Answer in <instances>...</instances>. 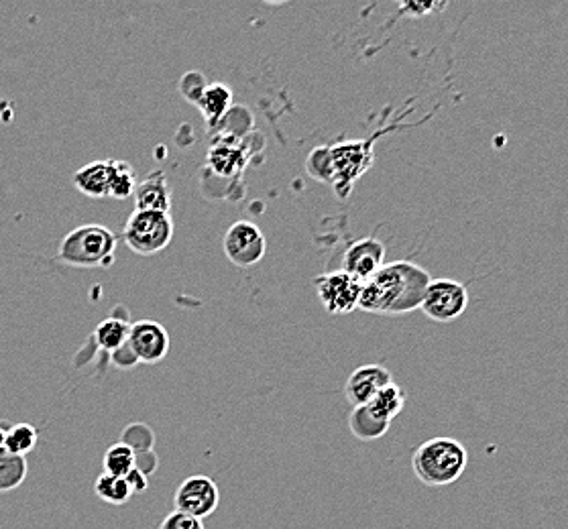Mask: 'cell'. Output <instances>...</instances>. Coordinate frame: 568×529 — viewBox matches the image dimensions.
Segmentation results:
<instances>
[{
    "mask_svg": "<svg viewBox=\"0 0 568 529\" xmlns=\"http://www.w3.org/2000/svg\"><path fill=\"white\" fill-rule=\"evenodd\" d=\"M157 466H159V458H157L155 450L135 454V468L139 470V473H143L147 479L155 473Z\"/></svg>",
    "mask_w": 568,
    "mask_h": 529,
    "instance_id": "obj_30",
    "label": "cell"
},
{
    "mask_svg": "<svg viewBox=\"0 0 568 529\" xmlns=\"http://www.w3.org/2000/svg\"><path fill=\"white\" fill-rule=\"evenodd\" d=\"M206 86H208L206 76H204L202 72H198V70H192V72H188V74L182 76V80H180V94H182L188 102L196 104V102L200 100V96L204 94Z\"/></svg>",
    "mask_w": 568,
    "mask_h": 529,
    "instance_id": "obj_27",
    "label": "cell"
},
{
    "mask_svg": "<svg viewBox=\"0 0 568 529\" xmlns=\"http://www.w3.org/2000/svg\"><path fill=\"white\" fill-rule=\"evenodd\" d=\"M383 265H385V245L375 237L351 243L343 255V271L353 275L361 283L369 281Z\"/></svg>",
    "mask_w": 568,
    "mask_h": 529,
    "instance_id": "obj_11",
    "label": "cell"
},
{
    "mask_svg": "<svg viewBox=\"0 0 568 529\" xmlns=\"http://www.w3.org/2000/svg\"><path fill=\"white\" fill-rule=\"evenodd\" d=\"M222 249L226 259H229L233 265L247 269L261 263V259L267 253V241L257 224L249 220H239L226 230Z\"/></svg>",
    "mask_w": 568,
    "mask_h": 529,
    "instance_id": "obj_8",
    "label": "cell"
},
{
    "mask_svg": "<svg viewBox=\"0 0 568 529\" xmlns=\"http://www.w3.org/2000/svg\"><path fill=\"white\" fill-rule=\"evenodd\" d=\"M127 342L133 348L139 363H145V365L161 363L167 357L169 348H172V338H169V332L165 330L163 324L155 320L133 322Z\"/></svg>",
    "mask_w": 568,
    "mask_h": 529,
    "instance_id": "obj_10",
    "label": "cell"
},
{
    "mask_svg": "<svg viewBox=\"0 0 568 529\" xmlns=\"http://www.w3.org/2000/svg\"><path fill=\"white\" fill-rule=\"evenodd\" d=\"M430 281L432 275L412 261L385 263L363 283L359 310L381 316L410 314L422 306Z\"/></svg>",
    "mask_w": 568,
    "mask_h": 529,
    "instance_id": "obj_1",
    "label": "cell"
},
{
    "mask_svg": "<svg viewBox=\"0 0 568 529\" xmlns=\"http://www.w3.org/2000/svg\"><path fill=\"white\" fill-rule=\"evenodd\" d=\"M367 405H371V409L375 411L377 416H381L383 420L391 422L393 418H397V416L402 414V409L406 405V393L402 391L400 385L389 383Z\"/></svg>",
    "mask_w": 568,
    "mask_h": 529,
    "instance_id": "obj_21",
    "label": "cell"
},
{
    "mask_svg": "<svg viewBox=\"0 0 568 529\" xmlns=\"http://www.w3.org/2000/svg\"><path fill=\"white\" fill-rule=\"evenodd\" d=\"M29 473L25 456H17L0 448V493H11L19 489Z\"/></svg>",
    "mask_w": 568,
    "mask_h": 529,
    "instance_id": "obj_19",
    "label": "cell"
},
{
    "mask_svg": "<svg viewBox=\"0 0 568 529\" xmlns=\"http://www.w3.org/2000/svg\"><path fill=\"white\" fill-rule=\"evenodd\" d=\"M102 466H104V473L112 475V477H127L131 470L135 468V452L131 448H127L125 444H115L110 446L104 452L102 458Z\"/></svg>",
    "mask_w": 568,
    "mask_h": 529,
    "instance_id": "obj_23",
    "label": "cell"
},
{
    "mask_svg": "<svg viewBox=\"0 0 568 529\" xmlns=\"http://www.w3.org/2000/svg\"><path fill=\"white\" fill-rule=\"evenodd\" d=\"M316 291L318 300L324 310L332 316H345L359 308V296L363 283L353 275L345 273L343 269L324 273L316 277Z\"/></svg>",
    "mask_w": 568,
    "mask_h": 529,
    "instance_id": "obj_7",
    "label": "cell"
},
{
    "mask_svg": "<svg viewBox=\"0 0 568 529\" xmlns=\"http://www.w3.org/2000/svg\"><path fill=\"white\" fill-rule=\"evenodd\" d=\"M245 163H247L245 147L231 139L216 143L208 151V165L218 175H237L243 171Z\"/></svg>",
    "mask_w": 568,
    "mask_h": 529,
    "instance_id": "obj_17",
    "label": "cell"
},
{
    "mask_svg": "<svg viewBox=\"0 0 568 529\" xmlns=\"http://www.w3.org/2000/svg\"><path fill=\"white\" fill-rule=\"evenodd\" d=\"M117 234L102 224H84L70 230L58 249L64 265L78 269H104L115 263Z\"/></svg>",
    "mask_w": 568,
    "mask_h": 529,
    "instance_id": "obj_3",
    "label": "cell"
},
{
    "mask_svg": "<svg viewBox=\"0 0 568 529\" xmlns=\"http://www.w3.org/2000/svg\"><path fill=\"white\" fill-rule=\"evenodd\" d=\"M9 428H11V424H9V422H3V420H0V448H5V438H7Z\"/></svg>",
    "mask_w": 568,
    "mask_h": 529,
    "instance_id": "obj_32",
    "label": "cell"
},
{
    "mask_svg": "<svg viewBox=\"0 0 568 529\" xmlns=\"http://www.w3.org/2000/svg\"><path fill=\"white\" fill-rule=\"evenodd\" d=\"M389 383H393L389 369L375 363L363 365L349 375L345 383V397L353 407L367 405Z\"/></svg>",
    "mask_w": 568,
    "mask_h": 529,
    "instance_id": "obj_12",
    "label": "cell"
},
{
    "mask_svg": "<svg viewBox=\"0 0 568 529\" xmlns=\"http://www.w3.org/2000/svg\"><path fill=\"white\" fill-rule=\"evenodd\" d=\"M469 306V289L457 279H432L426 287L420 310L438 324H448L461 318Z\"/></svg>",
    "mask_w": 568,
    "mask_h": 529,
    "instance_id": "obj_5",
    "label": "cell"
},
{
    "mask_svg": "<svg viewBox=\"0 0 568 529\" xmlns=\"http://www.w3.org/2000/svg\"><path fill=\"white\" fill-rule=\"evenodd\" d=\"M123 239L141 257L157 255L174 239V218L165 212L135 210L123 228Z\"/></svg>",
    "mask_w": 568,
    "mask_h": 529,
    "instance_id": "obj_4",
    "label": "cell"
},
{
    "mask_svg": "<svg viewBox=\"0 0 568 529\" xmlns=\"http://www.w3.org/2000/svg\"><path fill=\"white\" fill-rule=\"evenodd\" d=\"M334 159V190L340 198H347L355 182L373 165V147L369 141H351L332 145Z\"/></svg>",
    "mask_w": 568,
    "mask_h": 529,
    "instance_id": "obj_6",
    "label": "cell"
},
{
    "mask_svg": "<svg viewBox=\"0 0 568 529\" xmlns=\"http://www.w3.org/2000/svg\"><path fill=\"white\" fill-rule=\"evenodd\" d=\"M121 444L131 448L135 454L149 452L155 448V432L151 430L149 424L133 422L121 432Z\"/></svg>",
    "mask_w": 568,
    "mask_h": 529,
    "instance_id": "obj_26",
    "label": "cell"
},
{
    "mask_svg": "<svg viewBox=\"0 0 568 529\" xmlns=\"http://www.w3.org/2000/svg\"><path fill=\"white\" fill-rule=\"evenodd\" d=\"M204 121L210 129H216L233 106V90L224 84H208L200 100L196 102Z\"/></svg>",
    "mask_w": 568,
    "mask_h": 529,
    "instance_id": "obj_14",
    "label": "cell"
},
{
    "mask_svg": "<svg viewBox=\"0 0 568 529\" xmlns=\"http://www.w3.org/2000/svg\"><path fill=\"white\" fill-rule=\"evenodd\" d=\"M391 422L383 420L371 409V405H357L349 414V430L361 442H373L389 432Z\"/></svg>",
    "mask_w": 568,
    "mask_h": 529,
    "instance_id": "obj_15",
    "label": "cell"
},
{
    "mask_svg": "<svg viewBox=\"0 0 568 529\" xmlns=\"http://www.w3.org/2000/svg\"><path fill=\"white\" fill-rule=\"evenodd\" d=\"M176 511L192 515L196 519H206L220 505V489L206 475L188 477L174 495Z\"/></svg>",
    "mask_w": 568,
    "mask_h": 529,
    "instance_id": "obj_9",
    "label": "cell"
},
{
    "mask_svg": "<svg viewBox=\"0 0 568 529\" xmlns=\"http://www.w3.org/2000/svg\"><path fill=\"white\" fill-rule=\"evenodd\" d=\"M125 481H127V485H129V489H131V493L133 495H137V493H145L147 491V487H149V479L143 475V473H139L137 468H133L131 473L125 477Z\"/></svg>",
    "mask_w": 568,
    "mask_h": 529,
    "instance_id": "obj_31",
    "label": "cell"
},
{
    "mask_svg": "<svg viewBox=\"0 0 568 529\" xmlns=\"http://www.w3.org/2000/svg\"><path fill=\"white\" fill-rule=\"evenodd\" d=\"M469 462L467 448L454 438H430L412 454L416 479L426 487H448L457 483Z\"/></svg>",
    "mask_w": 568,
    "mask_h": 529,
    "instance_id": "obj_2",
    "label": "cell"
},
{
    "mask_svg": "<svg viewBox=\"0 0 568 529\" xmlns=\"http://www.w3.org/2000/svg\"><path fill=\"white\" fill-rule=\"evenodd\" d=\"M110 363L121 371H129V369L139 365V359L135 357V352L129 346V342H125L121 348H117L115 352H110Z\"/></svg>",
    "mask_w": 568,
    "mask_h": 529,
    "instance_id": "obj_29",
    "label": "cell"
},
{
    "mask_svg": "<svg viewBox=\"0 0 568 529\" xmlns=\"http://www.w3.org/2000/svg\"><path fill=\"white\" fill-rule=\"evenodd\" d=\"M39 440V432L31 424H15L5 438V450L17 456H27Z\"/></svg>",
    "mask_w": 568,
    "mask_h": 529,
    "instance_id": "obj_25",
    "label": "cell"
},
{
    "mask_svg": "<svg viewBox=\"0 0 568 529\" xmlns=\"http://www.w3.org/2000/svg\"><path fill=\"white\" fill-rule=\"evenodd\" d=\"M129 330H131V324L127 320L110 316L96 326L94 340H96L100 350H104L110 355V352H115L117 348H121L129 340Z\"/></svg>",
    "mask_w": 568,
    "mask_h": 529,
    "instance_id": "obj_20",
    "label": "cell"
},
{
    "mask_svg": "<svg viewBox=\"0 0 568 529\" xmlns=\"http://www.w3.org/2000/svg\"><path fill=\"white\" fill-rule=\"evenodd\" d=\"M108 167H110L108 198L125 200L129 196H133V192L139 184L135 167L127 161H117V159H108Z\"/></svg>",
    "mask_w": 568,
    "mask_h": 529,
    "instance_id": "obj_18",
    "label": "cell"
},
{
    "mask_svg": "<svg viewBox=\"0 0 568 529\" xmlns=\"http://www.w3.org/2000/svg\"><path fill=\"white\" fill-rule=\"evenodd\" d=\"M110 184L108 161H92L74 173V186L88 198H106Z\"/></svg>",
    "mask_w": 568,
    "mask_h": 529,
    "instance_id": "obj_16",
    "label": "cell"
},
{
    "mask_svg": "<svg viewBox=\"0 0 568 529\" xmlns=\"http://www.w3.org/2000/svg\"><path fill=\"white\" fill-rule=\"evenodd\" d=\"M306 171L316 182H322V184L334 182V159H332L330 145H320L310 151L306 159Z\"/></svg>",
    "mask_w": 568,
    "mask_h": 529,
    "instance_id": "obj_24",
    "label": "cell"
},
{
    "mask_svg": "<svg viewBox=\"0 0 568 529\" xmlns=\"http://www.w3.org/2000/svg\"><path fill=\"white\" fill-rule=\"evenodd\" d=\"M94 493L98 499H102L104 503L108 505H125L133 493L127 485V481L123 477H112V475H106L102 473L96 483H94Z\"/></svg>",
    "mask_w": 568,
    "mask_h": 529,
    "instance_id": "obj_22",
    "label": "cell"
},
{
    "mask_svg": "<svg viewBox=\"0 0 568 529\" xmlns=\"http://www.w3.org/2000/svg\"><path fill=\"white\" fill-rule=\"evenodd\" d=\"M159 529H206V527H204L202 519H196V517L180 513V511H172L161 521Z\"/></svg>",
    "mask_w": 568,
    "mask_h": 529,
    "instance_id": "obj_28",
    "label": "cell"
},
{
    "mask_svg": "<svg viewBox=\"0 0 568 529\" xmlns=\"http://www.w3.org/2000/svg\"><path fill=\"white\" fill-rule=\"evenodd\" d=\"M135 210H153V212H172V190L167 186V178L161 169L151 171L139 180L135 192Z\"/></svg>",
    "mask_w": 568,
    "mask_h": 529,
    "instance_id": "obj_13",
    "label": "cell"
}]
</instances>
